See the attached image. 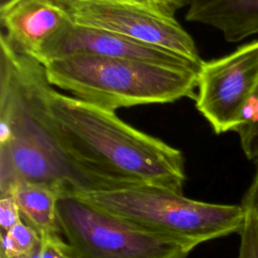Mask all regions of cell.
Returning <instances> with one entry per match:
<instances>
[{
  "instance_id": "cell-8",
  "label": "cell",
  "mask_w": 258,
  "mask_h": 258,
  "mask_svg": "<svg viewBox=\"0 0 258 258\" xmlns=\"http://www.w3.org/2000/svg\"><path fill=\"white\" fill-rule=\"evenodd\" d=\"M73 54H90L136 59L199 71L198 63L176 52L143 43L126 36L72 22L45 48L40 62Z\"/></svg>"
},
{
  "instance_id": "cell-18",
  "label": "cell",
  "mask_w": 258,
  "mask_h": 258,
  "mask_svg": "<svg viewBox=\"0 0 258 258\" xmlns=\"http://www.w3.org/2000/svg\"><path fill=\"white\" fill-rule=\"evenodd\" d=\"M241 206L246 210L252 212L258 219V160H257V169L253 180L246 190Z\"/></svg>"
},
{
  "instance_id": "cell-4",
  "label": "cell",
  "mask_w": 258,
  "mask_h": 258,
  "mask_svg": "<svg viewBox=\"0 0 258 258\" xmlns=\"http://www.w3.org/2000/svg\"><path fill=\"white\" fill-rule=\"evenodd\" d=\"M79 195L147 231L194 248L213 239L240 234L246 220L241 205L197 201L155 185H128Z\"/></svg>"
},
{
  "instance_id": "cell-17",
  "label": "cell",
  "mask_w": 258,
  "mask_h": 258,
  "mask_svg": "<svg viewBox=\"0 0 258 258\" xmlns=\"http://www.w3.org/2000/svg\"><path fill=\"white\" fill-rule=\"evenodd\" d=\"M22 222L18 205L12 195L0 196V227L1 233L10 230L16 224Z\"/></svg>"
},
{
  "instance_id": "cell-13",
  "label": "cell",
  "mask_w": 258,
  "mask_h": 258,
  "mask_svg": "<svg viewBox=\"0 0 258 258\" xmlns=\"http://www.w3.org/2000/svg\"><path fill=\"white\" fill-rule=\"evenodd\" d=\"M241 148L249 160H258V87L243 113L241 125L235 131Z\"/></svg>"
},
{
  "instance_id": "cell-7",
  "label": "cell",
  "mask_w": 258,
  "mask_h": 258,
  "mask_svg": "<svg viewBox=\"0 0 258 258\" xmlns=\"http://www.w3.org/2000/svg\"><path fill=\"white\" fill-rule=\"evenodd\" d=\"M56 2L67 10L76 24L108 30L161 47L198 63L204 61L195 40L175 17L132 5L77 0Z\"/></svg>"
},
{
  "instance_id": "cell-14",
  "label": "cell",
  "mask_w": 258,
  "mask_h": 258,
  "mask_svg": "<svg viewBox=\"0 0 258 258\" xmlns=\"http://www.w3.org/2000/svg\"><path fill=\"white\" fill-rule=\"evenodd\" d=\"M63 1V0H55ZM77 1H97V2H106L113 4H122V5H132L142 8H146L160 14L174 17V14L177 10L189 4V0H77Z\"/></svg>"
},
{
  "instance_id": "cell-3",
  "label": "cell",
  "mask_w": 258,
  "mask_h": 258,
  "mask_svg": "<svg viewBox=\"0 0 258 258\" xmlns=\"http://www.w3.org/2000/svg\"><path fill=\"white\" fill-rule=\"evenodd\" d=\"M42 64L52 86L112 111L197 96L196 70L90 54L68 55Z\"/></svg>"
},
{
  "instance_id": "cell-9",
  "label": "cell",
  "mask_w": 258,
  "mask_h": 258,
  "mask_svg": "<svg viewBox=\"0 0 258 258\" xmlns=\"http://www.w3.org/2000/svg\"><path fill=\"white\" fill-rule=\"evenodd\" d=\"M2 32L21 52L37 59L73 21L54 0H19L0 11Z\"/></svg>"
},
{
  "instance_id": "cell-10",
  "label": "cell",
  "mask_w": 258,
  "mask_h": 258,
  "mask_svg": "<svg viewBox=\"0 0 258 258\" xmlns=\"http://www.w3.org/2000/svg\"><path fill=\"white\" fill-rule=\"evenodd\" d=\"M185 19L212 26L229 42L258 34V0H189Z\"/></svg>"
},
{
  "instance_id": "cell-11",
  "label": "cell",
  "mask_w": 258,
  "mask_h": 258,
  "mask_svg": "<svg viewBox=\"0 0 258 258\" xmlns=\"http://www.w3.org/2000/svg\"><path fill=\"white\" fill-rule=\"evenodd\" d=\"M15 199L22 221L35 229L40 237L61 236L57 201L61 194L54 187L42 183L19 181L10 194Z\"/></svg>"
},
{
  "instance_id": "cell-1",
  "label": "cell",
  "mask_w": 258,
  "mask_h": 258,
  "mask_svg": "<svg viewBox=\"0 0 258 258\" xmlns=\"http://www.w3.org/2000/svg\"><path fill=\"white\" fill-rule=\"evenodd\" d=\"M53 86L44 66L0 35V196L19 181L42 183L62 194L112 186L81 165L60 142L48 97Z\"/></svg>"
},
{
  "instance_id": "cell-15",
  "label": "cell",
  "mask_w": 258,
  "mask_h": 258,
  "mask_svg": "<svg viewBox=\"0 0 258 258\" xmlns=\"http://www.w3.org/2000/svg\"><path fill=\"white\" fill-rule=\"evenodd\" d=\"M240 248L237 258H258V219L246 211V220L240 232Z\"/></svg>"
},
{
  "instance_id": "cell-5",
  "label": "cell",
  "mask_w": 258,
  "mask_h": 258,
  "mask_svg": "<svg viewBox=\"0 0 258 258\" xmlns=\"http://www.w3.org/2000/svg\"><path fill=\"white\" fill-rule=\"evenodd\" d=\"M57 218L71 258H187L195 249L147 231L77 194L58 198Z\"/></svg>"
},
{
  "instance_id": "cell-20",
  "label": "cell",
  "mask_w": 258,
  "mask_h": 258,
  "mask_svg": "<svg viewBox=\"0 0 258 258\" xmlns=\"http://www.w3.org/2000/svg\"><path fill=\"white\" fill-rule=\"evenodd\" d=\"M0 258H7V257H6V256H4L3 254H1V253H0Z\"/></svg>"
},
{
  "instance_id": "cell-16",
  "label": "cell",
  "mask_w": 258,
  "mask_h": 258,
  "mask_svg": "<svg viewBox=\"0 0 258 258\" xmlns=\"http://www.w3.org/2000/svg\"><path fill=\"white\" fill-rule=\"evenodd\" d=\"M18 258H71L69 246L62 236L41 237L40 243L30 253Z\"/></svg>"
},
{
  "instance_id": "cell-12",
  "label": "cell",
  "mask_w": 258,
  "mask_h": 258,
  "mask_svg": "<svg viewBox=\"0 0 258 258\" xmlns=\"http://www.w3.org/2000/svg\"><path fill=\"white\" fill-rule=\"evenodd\" d=\"M40 241L39 233L22 221L1 233L0 253L7 258H18L33 251Z\"/></svg>"
},
{
  "instance_id": "cell-6",
  "label": "cell",
  "mask_w": 258,
  "mask_h": 258,
  "mask_svg": "<svg viewBox=\"0 0 258 258\" xmlns=\"http://www.w3.org/2000/svg\"><path fill=\"white\" fill-rule=\"evenodd\" d=\"M258 87V39L231 53L203 61L198 72L196 108L216 134L236 131Z\"/></svg>"
},
{
  "instance_id": "cell-19",
  "label": "cell",
  "mask_w": 258,
  "mask_h": 258,
  "mask_svg": "<svg viewBox=\"0 0 258 258\" xmlns=\"http://www.w3.org/2000/svg\"><path fill=\"white\" fill-rule=\"evenodd\" d=\"M19 0H0V11L12 6L13 4H15Z\"/></svg>"
},
{
  "instance_id": "cell-2",
  "label": "cell",
  "mask_w": 258,
  "mask_h": 258,
  "mask_svg": "<svg viewBox=\"0 0 258 258\" xmlns=\"http://www.w3.org/2000/svg\"><path fill=\"white\" fill-rule=\"evenodd\" d=\"M49 111L67 151L117 184L155 185L178 192L186 179L182 152L120 119L115 111L51 89Z\"/></svg>"
}]
</instances>
